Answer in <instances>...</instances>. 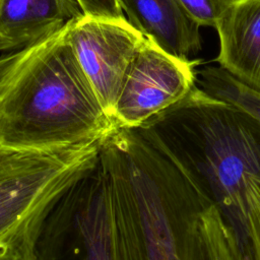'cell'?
<instances>
[{
  "mask_svg": "<svg viewBox=\"0 0 260 260\" xmlns=\"http://www.w3.org/2000/svg\"><path fill=\"white\" fill-rule=\"evenodd\" d=\"M120 260H197L198 222L212 199L153 125L116 128L102 142Z\"/></svg>",
  "mask_w": 260,
  "mask_h": 260,
  "instance_id": "cell-1",
  "label": "cell"
},
{
  "mask_svg": "<svg viewBox=\"0 0 260 260\" xmlns=\"http://www.w3.org/2000/svg\"><path fill=\"white\" fill-rule=\"evenodd\" d=\"M68 26L0 58V145L49 151L102 144L116 129L76 57Z\"/></svg>",
  "mask_w": 260,
  "mask_h": 260,
  "instance_id": "cell-2",
  "label": "cell"
},
{
  "mask_svg": "<svg viewBox=\"0 0 260 260\" xmlns=\"http://www.w3.org/2000/svg\"><path fill=\"white\" fill-rule=\"evenodd\" d=\"M101 144L49 151L0 145V260H35L48 214L99 160Z\"/></svg>",
  "mask_w": 260,
  "mask_h": 260,
  "instance_id": "cell-3",
  "label": "cell"
},
{
  "mask_svg": "<svg viewBox=\"0 0 260 260\" xmlns=\"http://www.w3.org/2000/svg\"><path fill=\"white\" fill-rule=\"evenodd\" d=\"M35 260H120L111 192L100 158L48 214Z\"/></svg>",
  "mask_w": 260,
  "mask_h": 260,
  "instance_id": "cell-4",
  "label": "cell"
},
{
  "mask_svg": "<svg viewBox=\"0 0 260 260\" xmlns=\"http://www.w3.org/2000/svg\"><path fill=\"white\" fill-rule=\"evenodd\" d=\"M198 61L178 59L144 39L112 112L115 128H135L180 103L196 85Z\"/></svg>",
  "mask_w": 260,
  "mask_h": 260,
  "instance_id": "cell-5",
  "label": "cell"
},
{
  "mask_svg": "<svg viewBox=\"0 0 260 260\" xmlns=\"http://www.w3.org/2000/svg\"><path fill=\"white\" fill-rule=\"evenodd\" d=\"M68 38L111 117L126 73L145 38L125 17L110 19L85 14L69 24Z\"/></svg>",
  "mask_w": 260,
  "mask_h": 260,
  "instance_id": "cell-6",
  "label": "cell"
},
{
  "mask_svg": "<svg viewBox=\"0 0 260 260\" xmlns=\"http://www.w3.org/2000/svg\"><path fill=\"white\" fill-rule=\"evenodd\" d=\"M83 15L77 0H0V52L32 46Z\"/></svg>",
  "mask_w": 260,
  "mask_h": 260,
  "instance_id": "cell-7",
  "label": "cell"
},
{
  "mask_svg": "<svg viewBox=\"0 0 260 260\" xmlns=\"http://www.w3.org/2000/svg\"><path fill=\"white\" fill-rule=\"evenodd\" d=\"M127 20L145 39L168 54L192 60L202 49L200 25L178 0H118Z\"/></svg>",
  "mask_w": 260,
  "mask_h": 260,
  "instance_id": "cell-8",
  "label": "cell"
},
{
  "mask_svg": "<svg viewBox=\"0 0 260 260\" xmlns=\"http://www.w3.org/2000/svg\"><path fill=\"white\" fill-rule=\"evenodd\" d=\"M215 29L219 66L260 91V0H236Z\"/></svg>",
  "mask_w": 260,
  "mask_h": 260,
  "instance_id": "cell-9",
  "label": "cell"
},
{
  "mask_svg": "<svg viewBox=\"0 0 260 260\" xmlns=\"http://www.w3.org/2000/svg\"><path fill=\"white\" fill-rule=\"evenodd\" d=\"M197 260H247L214 200L199 217Z\"/></svg>",
  "mask_w": 260,
  "mask_h": 260,
  "instance_id": "cell-10",
  "label": "cell"
},
{
  "mask_svg": "<svg viewBox=\"0 0 260 260\" xmlns=\"http://www.w3.org/2000/svg\"><path fill=\"white\" fill-rule=\"evenodd\" d=\"M196 83L207 94L232 105L260 124V91L220 66H205L197 71Z\"/></svg>",
  "mask_w": 260,
  "mask_h": 260,
  "instance_id": "cell-11",
  "label": "cell"
},
{
  "mask_svg": "<svg viewBox=\"0 0 260 260\" xmlns=\"http://www.w3.org/2000/svg\"><path fill=\"white\" fill-rule=\"evenodd\" d=\"M245 198L248 259L260 260V175L247 177Z\"/></svg>",
  "mask_w": 260,
  "mask_h": 260,
  "instance_id": "cell-12",
  "label": "cell"
},
{
  "mask_svg": "<svg viewBox=\"0 0 260 260\" xmlns=\"http://www.w3.org/2000/svg\"><path fill=\"white\" fill-rule=\"evenodd\" d=\"M186 13L200 26H216L236 0H178Z\"/></svg>",
  "mask_w": 260,
  "mask_h": 260,
  "instance_id": "cell-13",
  "label": "cell"
},
{
  "mask_svg": "<svg viewBox=\"0 0 260 260\" xmlns=\"http://www.w3.org/2000/svg\"><path fill=\"white\" fill-rule=\"evenodd\" d=\"M85 15L98 18H124L118 0H77Z\"/></svg>",
  "mask_w": 260,
  "mask_h": 260,
  "instance_id": "cell-14",
  "label": "cell"
}]
</instances>
